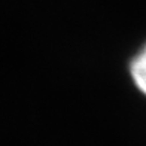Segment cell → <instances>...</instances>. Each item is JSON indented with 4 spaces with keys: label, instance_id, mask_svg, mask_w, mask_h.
<instances>
[{
    "label": "cell",
    "instance_id": "cell-1",
    "mask_svg": "<svg viewBox=\"0 0 146 146\" xmlns=\"http://www.w3.org/2000/svg\"><path fill=\"white\" fill-rule=\"evenodd\" d=\"M130 76L136 88L146 97V43L131 60Z\"/></svg>",
    "mask_w": 146,
    "mask_h": 146
}]
</instances>
